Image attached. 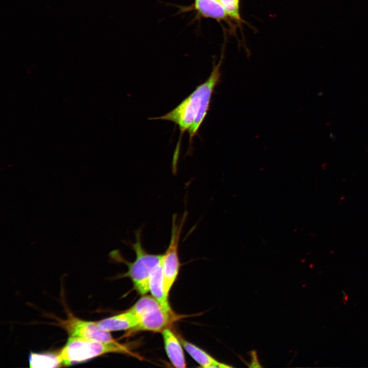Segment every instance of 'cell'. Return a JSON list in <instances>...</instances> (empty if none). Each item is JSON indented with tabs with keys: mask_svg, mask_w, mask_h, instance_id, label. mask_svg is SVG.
<instances>
[{
	"mask_svg": "<svg viewBox=\"0 0 368 368\" xmlns=\"http://www.w3.org/2000/svg\"><path fill=\"white\" fill-rule=\"evenodd\" d=\"M222 58V55L218 63L213 66L208 78L174 109L163 116L149 119L174 123L178 127L181 136L186 131L189 133L191 143L207 114L213 93L220 81Z\"/></svg>",
	"mask_w": 368,
	"mask_h": 368,
	"instance_id": "cell-1",
	"label": "cell"
},
{
	"mask_svg": "<svg viewBox=\"0 0 368 368\" xmlns=\"http://www.w3.org/2000/svg\"><path fill=\"white\" fill-rule=\"evenodd\" d=\"M162 259L163 258L155 267L151 274L149 280V291L164 309L167 311H172L169 304L168 296L166 294L164 289Z\"/></svg>",
	"mask_w": 368,
	"mask_h": 368,
	"instance_id": "cell-9",
	"label": "cell"
},
{
	"mask_svg": "<svg viewBox=\"0 0 368 368\" xmlns=\"http://www.w3.org/2000/svg\"><path fill=\"white\" fill-rule=\"evenodd\" d=\"M140 319L130 312H126L97 321L99 326L103 330L117 331L129 330L136 326Z\"/></svg>",
	"mask_w": 368,
	"mask_h": 368,
	"instance_id": "cell-8",
	"label": "cell"
},
{
	"mask_svg": "<svg viewBox=\"0 0 368 368\" xmlns=\"http://www.w3.org/2000/svg\"><path fill=\"white\" fill-rule=\"evenodd\" d=\"M62 366L81 363L105 354H131L126 346L114 340L103 341L69 337L58 351Z\"/></svg>",
	"mask_w": 368,
	"mask_h": 368,
	"instance_id": "cell-2",
	"label": "cell"
},
{
	"mask_svg": "<svg viewBox=\"0 0 368 368\" xmlns=\"http://www.w3.org/2000/svg\"><path fill=\"white\" fill-rule=\"evenodd\" d=\"M176 319L172 311H167L162 307L153 310L143 316L136 326L128 330L125 336L139 331H162Z\"/></svg>",
	"mask_w": 368,
	"mask_h": 368,
	"instance_id": "cell-6",
	"label": "cell"
},
{
	"mask_svg": "<svg viewBox=\"0 0 368 368\" xmlns=\"http://www.w3.org/2000/svg\"><path fill=\"white\" fill-rule=\"evenodd\" d=\"M29 359L31 367H57L62 366L58 351L31 353Z\"/></svg>",
	"mask_w": 368,
	"mask_h": 368,
	"instance_id": "cell-12",
	"label": "cell"
},
{
	"mask_svg": "<svg viewBox=\"0 0 368 368\" xmlns=\"http://www.w3.org/2000/svg\"><path fill=\"white\" fill-rule=\"evenodd\" d=\"M162 332L165 350L171 363L176 367H185L186 363L180 340L168 328Z\"/></svg>",
	"mask_w": 368,
	"mask_h": 368,
	"instance_id": "cell-7",
	"label": "cell"
},
{
	"mask_svg": "<svg viewBox=\"0 0 368 368\" xmlns=\"http://www.w3.org/2000/svg\"><path fill=\"white\" fill-rule=\"evenodd\" d=\"M193 6L201 17L220 21L229 18L219 0H194Z\"/></svg>",
	"mask_w": 368,
	"mask_h": 368,
	"instance_id": "cell-10",
	"label": "cell"
},
{
	"mask_svg": "<svg viewBox=\"0 0 368 368\" xmlns=\"http://www.w3.org/2000/svg\"><path fill=\"white\" fill-rule=\"evenodd\" d=\"M160 307H162V306L154 297L145 295L137 301L127 311L137 316L141 320L142 317L147 313Z\"/></svg>",
	"mask_w": 368,
	"mask_h": 368,
	"instance_id": "cell-13",
	"label": "cell"
},
{
	"mask_svg": "<svg viewBox=\"0 0 368 368\" xmlns=\"http://www.w3.org/2000/svg\"><path fill=\"white\" fill-rule=\"evenodd\" d=\"M135 236V242L130 244L136 255L134 261L129 263L123 260L118 250L111 251L109 255L114 260L127 264L128 271L127 275L131 279L135 290L141 294H145L149 291L151 274L162 260L163 254H151L146 251L141 242V229L136 231Z\"/></svg>",
	"mask_w": 368,
	"mask_h": 368,
	"instance_id": "cell-3",
	"label": "cell"
},
{
	"mask_svg": "<svg viewBox=\"0 0 368 368\" xmlns=\"http://www.w3.org/2000/svg\"><path fill=\"white\" fill-rule=\"evenodd\" d=\"M228 17L237 22L242 20L240 14V0H219Z\"/></svg>",
	"mask_w": 368,
	"mask_h": 368,
	"instance_id": "cell-14",
	"label": "cell"
},
{
	"mask_svg": "<svg viewBox=\"0 0 368 368\" xmlns=\"http://www.w3.org/2000/svg\"><path fill=\"white\" fill-rule=\"evenodd\" d=\"M179 340L186 351L201 367H230L231 366L219 362L206 352L182 338Z\"/></svg>",
	"mask_w": 368,
	"mask_h": 368,
	"instance_id": "cell-11",
	"label": "cell"
},
{
	"mask_svg": "<svg viewBox=\"0 0 368 368\" xmlns=\"http://www.w3.org/2000/svg\"><path fill=\"white\" fill-rule=\"evenodd\" d=\"M66 319H58L57 325L67 332L69 337L103 341L115 340L110 332L102 329L97 321L83 320L66 310Z\"/></svg>",
	"mask_w": 368,
	"mask_h": 368,
	"instance_id": "cell-5",
	"label": "cell"
},
{
	"mask_svg": "<svg viewBox=\"0 0 368 368\" xmlns=\"http://www.w3.org/2000/svg\"><path fill=\"white\" fill-rule=\"evenodd\" d=\"M187 214L188 213L185 212L178 220L176 214L173 215L170 243L166 252L163 254L162 269L165 293L168 296L176 279L180 267L178 254V245Z\"/></svg>",
	"mask_w": 368,
	"mask_h": 368,
	"instance_id": "cell-4",
	"label": "cell"
}]
</instances>
